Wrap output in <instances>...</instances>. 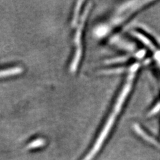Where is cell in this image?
<instances>
[{"instance_id": "obj_1", "label": "cell", "mask_w": 160, "mask_h": 160, "mask_svg": "<svg viewBox=\"0 0 160 160\" xmlns=\"http://www.w3.org/2000/svg\"><path fill=\"white\" fill-rule=\"evenodd\" d=\"M138 67L139 66L138 64H135L132 67V73H130L129 76L128 81L126 85H125L121 93H120L116 104H115L113 112L109 115L106 125L103 126L102 132L100 133L99 136L98 138V139L96 140V142H95L92 148L88 153L86 156H85V158L82 160H92L95 158V156H96L97 153L99 152L100 149L102 147L103 143L106 141V139L108 138L110 131H111L112 128L113 126L115 121H116L118 114L119 113V112L121 111L123 104L125 102V100H126L128 95L129 94L130 90H131L133 80L135 77V72H136Z\"/></svg>"}, {"instance_id": "obj_2", "label": "cell", "mask_w": 160, "mask_h": 160, "mask_svg": "<svg viewBox=\"0 0 160 160\" xmlns=\"http://www.w3.org/2000/svg\"><path fill=\"white\" fill-rule=\"evenodd\" d=\"M23 69L19 67L0 68V79L16 76L22 72Z\"/></svg>"}]
</instances>
